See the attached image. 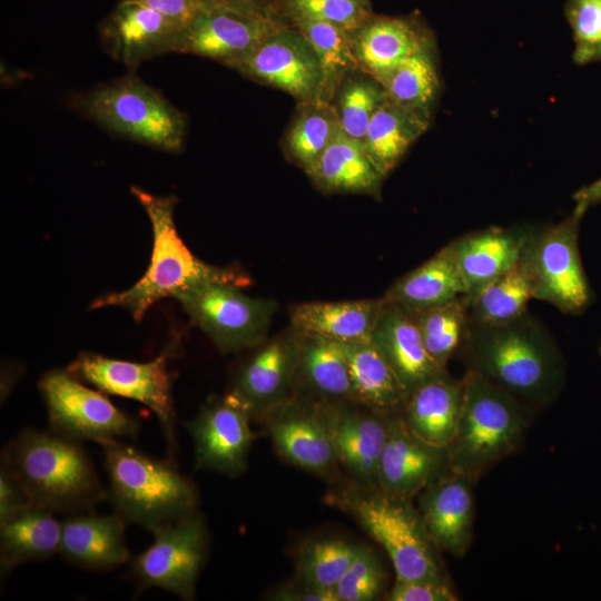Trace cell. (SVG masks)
Here are the masks:
<instances>
[{
	"label": "cell",
	"instance_id": "cell-1",
	"mask_svg": "<svg viewBox=\"0 0 601 601\" xmlns=\"http://www.w3.org/2000/svg\"><path fill=\"white\" fill-rule=\"evenodd\" d=\"M464 342L471 368L521 403L543 404L559 392L563 381L560 353L526 312L499 324L467 321Z\"/></svg>",
	"mask_w": 601,
	"mask_h": 601
},
{
	"label": "cell",
	"instance_id": "cell-2",
	"mask_svg": "<svg viewBox=\"0 0 601 601\" xmlns=\"http://www.w3.org/2000/svg\"><path fill=\"white\" fill-rule=\"evenodd\" d=\"M130 191L144 207L151 224L150 262L144 275L131 287L97 298L91 308L118 306L126 309L136 322H140L155 303L166 297L175 298L197 285L225 282L244 287L250 283L248 276L238 268L213 266L191 253L176 228L175 196H155L136 186H131Z\"/></svg>",
	"mask_w": 601,
	"mask_h": 601
},
{
	"label": "cell",
	"instance_id": "cell-3",
	"mask_svg": "<svg viewBox=\"0 0 601 601\" xmlns=\"http://www.w3.org/2000/svg\"><path fill=\"white\" fill-rule=\"evenodd\" d=\"M1 461L32 504L55 513L92 511L108 497L79 442L52 431L23 430L4 447Z\"/></svg>",
	"mask_w": 601,
	"mask_h": 601
},
{
	"label": "cell",
	"instance_id": "cell-4",
	"mask_svg": "<svg viewBox=\"0 0 601 601\" xmlns=\"http://www.w3.org/2000/svg\"><path fill=\"white\" fill-rule=\"evenodd\" d=\"M108 497L127 523L151 532L197 512L193 482L171 462L155 459L119 440L101 445Z\"/></svg>",
	"mask_w": 601,
	"mask_h": 601
},
{
	"label": "cell",
	"instance_id": "cell-5",
	"mask_svg": "<svg viewBox=\"0 0 601 601\" xmlns=\"http://www.w3.org/2000/svg\"><path fill=\"white\" fill-rule=\"evenodd\" d=\"M69 104L112 135L168 152L184 146L185 114L134 73L75 93Z\"/></svg>",
	"mask_w": 601,
	"mask_h": 601
},
{
	"label": "cell",
	"instance_id": "cell-6",
	"mask_svg": "<svg viewBox=\"0 0 601 601\" xmlns=\"http://www.w3.org/2000/svg\"><path fill=\"white\" fill-rule=\"evenodd\" d=\"M522 403L470 370L462 381V405L447 452L450 469L475 481L520 445L528 425Z\"/></svg>",
	"mask_w": 601,
	"mask_h": 601
},
{
	"label": "cell",
	"instance_id": "cell-7",
	"mask_svg": "<svg viewBox=\"0 0 601 601\" xmlns=\"http://www.w3.org/2000/svg\"><path fill=\"white\" fill-rule=\"evenodd\" d=\"M337 505L348 512L390 556L397 579L444 580L436 545L408 500L382 492H345Z\"/></svg>",
	"mask_w": 601,
	"mask_h": 601
},
{
	"label": "cell",
	"instance_id": "cell-8",
	"mask_svg": "<svg viewBox=\"0 0 601 601\" xmlns=\"http://www.w3.org/2000/svg\"><path fill=\"white\" fill-rule=\"evenodd\" d=\"M582 217L573 210L558 224L532 229L520 258L533 298L574 315L587 309L592 300L579 250Z\"/></svg>",
	"mask_w": 601,
	"mask_h": 601
},
{
	"label": "cell",
	"instance_id": "cell-9",
	"mask_svg": "<svg viewBox=\"0 0 601 601\" xmlns=\"http://www.w3.org/2000/svg\"><path fill=\"white\" fill-rule=\"evenodd\" d=\"M239 288L230 283L210 282L175 297L221 353L260 344L276 312L274 300L249 297Z\"/></svg>",
	"mask_w": 601,
	"mask_h": 601
},
{
	"label": "cell",
	"instance_id": "cell-10",
	"mask_svg": "<svg viewBox=\"0 0 601 601\" xmlns=\"http://www.w3.org/2000/svg\"><path fill=\"white\" fill-rule=\"evenodd\" d=\"M66 370H51L39 381L50 431L75 441H95L100 445L134 437L138 421L116 407L101 391L87 387Z\"/></svg>",
	"mask_w": 601,
	"mask_h": 601
},
{
	"label": "cell",
	"instance_id": "cell-11",
	"mask_svg": "<svg viewBox=\"0 0 601 601\" xmlns=\"http://www.w3.org/2000/svg\"><path fill=\"white\" fill-rule=\"evenodd\" d=\"M177 345L173 339L157 357L142 363L85 352L67 370L102 393L131 398L148 406L157 415L168 446L174 447L175 410L169 359Z\"/></svg>",
	"mask_w": 601,
	"mask_h": 601
},
{
	"label": "cell",
	"instance_id": "cell-12",
	"mask_svg": "<svg viewBox=\"0 0 601 601\" xmlns=\"http://www.w3.org/2000/svg\"><path fill=\"white\" fill-rule=\"evenodd\" d=\"M154 533V542L131 563L140 589L159 588L191 600L207 552V532L196 512Z\"/></svg>",
	"mask_w": 601,
	"mask_h": 601
},
{
	"label": "cell",
	"instance_id": "cell-13",
	"mask_svg": "<svg viewBox=\"0 0 601 601\" xmlns=\"http://www.w3.org/2000/svg\"><path fill=\"white\" fill-rule=\"evenodd\" d=\"M234 70L277 88L300 101H323L324 73L308 39L294 26L278 21Z\"/></svg>",
	"mask_w": 601,
	"mask_h": 601
},
{
	"label": "cell",
	"instance_id": "cell-14",
	"mask_svg": "<svg viewBox=\"0 0 601 601\" xmlns=\"http://www.w3.org/2000/svg\"><path fill=\"white\" fill-rule=\"evenodd\" d=\"M250 417L229 392L209 397L198 415L186 423L195 445L196 467L231 476L242 473L254 440Z\"/></svg>",
	"mask_w": 601,
	"mask_h": 601
},
{
	"label": "cell",
	"instance_id": "cell-15",
	"mask_svg": "<svg viewBox=\"0 0 601 601\" xmlns=\"http://www.w3.org/2000/svg\"><path fill=\"white\" fill-rule=\"evenodd\" d=\"M277 23L275 19L225 8L199 7L185 26L178 52L211 59L234 69Z\"/></svg>",
	"mask_w": 601,
	"mask_h": 601
},
{
	"label": "cell",
	"instance_id": "cell-16",
	"mask_svg": "<svg viewBox=\"0 0 601 601\" xmlns=\"http://www.w3.org/2000/svg\"><path fill=\"white\" fill-rule=\"evenodd\" d=\"M185 26L141 3L121 0L102 22L108 55L129 69L151 58L178 52Z\"/></svg>",
	"mask_w": 601,
	"mask_h": 601
},
{
	"label": "cell",
	"instance_id": "cell-17",
	"mask_svg": "<svg viewBox=\"0 0 601 601\" xmlns=\"http://www.w3.org/2000/svg\"><path fill=\"white\" fill-rule=\"evenodd\" d=\"M449 452L417 439L402 416L390 417L378 466L380 492L408 500L450 472Z\"/></svg>",
	"mask_w": 601,
	"mask_h": 601
},
{
	"label": "cell",
	"instance_id": "cell-18",
	"mask_svg": "<svg viewBox=\"0 0 601 601\" xmlns=\"http://www.w3.org/2000/svg\"><path fill=\"white\" fill-rule=\"evenodd\" d=\"M358 67L381 82L405 59L435 50V38L415 14L405 17L372 14L351 32Z\"/></svg>",
	"mask_w": 601,
	"mask_h": 601
},
{
	"label": "cell",
	"instance_id": "cell-19",
	"mask_svg": "<svg viewBox=\"0 0 601 601\" xmlns=\"http://www.w3.org/2000/svg\"><path fill=\"white\" fill-rule=\"evenodd\" d=\"M473 480L453 471L427 486L420 514L437 549L462 556L472 539Z\"/></svg>",
	"mask_w": 601,
	"mask_h": 601
},
{
	"label": "cell",
	"instance_id": "cell-20",
	"mask_svg": "<svg viewBox=\"0 0 601 601\" xmlns=\"http://www.w3.org/2000/svg\"><path fill=\"white\" fill-rule=\"evenodd\" d=\"M372 342L384 355L408 395L421 384L445 372L430 356L414 314L398 305L384 300Z\"/></svg>",
	"mask_w": 601,
	"mask_h": 601
},
{
	"label": "cell",
	"instance_id": "cell-21",
	"mask_svg": "<svg viewBox=\"0 0 601 601\" xmlns=\"http://www.w3.org/2000/svg\"><path fill=\"white\" fill-rule=\"evenodd\" d=\"M298 341L276 337L240 366L229 393L253 416L282 401L298 370Z\"/></svg>",
	"mask_w": 601,
	"mask_h": 601
},
{
	"label": "cell",
	"instance_id": "cell-22",
	"mask_svg": "<svg viewBox=\"0 0 601 601\" xmlns=\"http://www.w3.org/2000/svg\"><path fill=\"white\" fill-rule=\"evenodd\" d=\"M126 521L117 512L101 515L92 511L69 514L61 521L59 553L75 565L104 570L126 563Z\"/></svg>",
	"mask_w": 601,
	"mask_h": 601
},
{
	"label": "cell",
	"instance_id": "cell-23",
	"mask_svg": "<svg viewBox=\"0 0 601 601\" xmlns=\"http://www.w3.org/2000/svg\"><path fill=\"white\" fill-rule=\"evenodd\" d=\"M318 414L329 433L337 461L365 483L377 485L390 417L385 420L378 413L346 410L322 411Z\"/></svg>",
	"mask_w": 601,
	"mask_h": 601
},
{
	"label": "cell",
	"instance_id": "cell-24",
	"mask_svg": "<svg viewBox=\"0 0 601 601\" xmlns=\"http://www.w3.org/2000/svg\"><path fill=\"white\" fill-rule=\"evenodd\" d=\"M531 231L524 227H491L452 242L467 294L512 268L520 260Z\"/></svg>",
	"mask_w": 601,
	"mask_h": 601
},
{
	"label": "cell",
	"instance_id": "cell-25",
	"mask_svg": "<svg viewBox=\"0 0 601 601\" xmlns=\"http://www.w3.org/2000/svg\"><path fill=\"white\" fill-rule=\"evenodd\" d=\"M462 382L442 373L410 393L403 408V421L417 439L447 450L459 424Z\"/></svg>",
	"mask_w": 601,
	"mask_h": 601
},
{
	"label": "cell",
	"instance_id": "cell-26",
	"mask_svg": "<svg viewBox=\"0 0 601 601\" xmlns=\"http://www.w3.org/2000/svg\"><path fill=\"white\" fill-rule=\"evenodd\" d=\"M467 288L449 244L400 278L385 294L386 303L421 312L464 297Z\"/></svg>",
	"mask_w": 601,
	"mask_h": 601
},
{
	"label": "cell",
	"instance_id": "cell-27",
	"mask_svg": "<svg viewBox=\"0 0 601 601\" xmlns=\"http://www.w3.org/2000/svg\"><path fill=\"white\" fill-rule=\"evenodd\" d=\"M382 299L304 303L290 312L293 327L298 334L317 336L337 343L372 341Z\"/></svg>",
	"mask_w": 601,
	"mask_h": 601
},
{
	"label": "cell",
	"instance_id": "cell-28",
	"mask_svg": "<svg viewBox=\"0 0 601 601\" xmlns=\"http://www.w3.org/2000/svg\"><path fill=\"white\" fill-rule=\"evenodd\" d=\"M337 344L348 366L354 401L382 415L403 411L408 394L376 345L372 341Z\"/></svg>",
	"mask_w": 601,
	"mask_h": 601
},
{
	"label": "cell",
	"instance_id": "cell-29",
	"mask_svg": "<svg viewBox=\"0 0 601 601\" xmlns=\"http://www.w3.org/2000/svg\"><path fill=\"white\" fill-rule=\"evenodd\" d=\"M306 174L325 193L377 195L384 178L363 141L344 132L324 150Z\"/></svg>",
	"mask_w": 601,
	"mask_h": 601
},
{
	"label": "cell",
	"instance_id": "cell-30",
	"mask_svg": "<svg viewBox=\"0 0 601 601\" xmlns=\"http://www.w3.org/2000/svg\"><path fill=\"white\" fill-rule=\"evenodd\" d=\"M55 512L28 506L0 523V564L2 571L50 558L59 552L62 524Z\"/></svg>",
	"mask_w": 601,
	"mask_h": 601
},
{
	"label": "cell",
	"instance_id": "cell-31",
	"mask_svg": "<svg viewBox=\"0 0 601 601\" xmlns=\"http://www.w3.org/2000/svg\"><path fill=\"white\" fill-rule=\"evenodd\" d=\"M269 428L278 452L302 469L324 473L337 461L332 439L318 413L289 411Z\"/></svg>",
	"mask_w": 601,
	"mask_h": 601
},
{
	"label": "cell",
	"instance_id": "cell-32",
	"mask_svg": "<svg viewBox=\"0 0 601 601\" xmlns=\"http://www.w3.org/2000/svg\"><path fill=\"white\" fill-rule=\"evenodd\" d=\"M431 120L388 98L372 117L363 144L372 161L385 177L423 135Z\"/></svg>",
	"mask_w": 601,
	"mask_h": 601
},
{
	"label": "cell",
	"instance_id": "cell-33",
	"mask_svg": "<svg viewBox=\"0 0 601 601\" xmlns=\"http://www.w3.org/2000/svg\"><path fill=\"white\" fill-rule=\"evenodd\" d=\"M342 132L328 102L300 101L284 132L282 148L289 161L307 173Z\"/></svg>",
	"mask_w": 601,
	"mask_h": 601
},
{
	"label": "cell",
	"instance_id": "cell-34",
	"mask_svg": "<svg viewBox=\"0 0 601 601\" xmlns=\"http://www.w3.org/2000/svg\"><path fill=\"white\" fill-rule=\"evenodd\" d=\"M533 298L520 260L508 272L464 296L467 321L479 324L510 322L524 314Z\"/></svg>",
	"mask_w": 601,
	"mask_h": 601
},
{
	"label": "cell",
	"instance_id": "cell-35",
	"mask_svg": "<svg viewBox=\"0 0 601 601\" xmlns=\"http://www.w3.org/2000/svg\"><path fill=\"white\" fill-rule=\"evenodd\" d=\"M382 85L390 100L431 120L442 88L435 50L405 59Z\"/></svg>",
	"mask_w": 601,
	"mask_h": 601
},
{
	"label": "cell",
	"instance_id": "cell-36",
	"mask_svg": "<svg viewBox=\"0 0 601 601\" xmlns=\"http://www.w3.org/2000/svg\"><path fill=\"white\" fill-rule=\"evenodd\" d=\"M387 99L382 82L356 68L338 81L328 104L334 109L345 135L363 141L368 124Z\"/></svg>",
	"mask_w": 601,
	"mask_h": 601
},
{
	"label": "cell",
	"instance_id": "cell-37",
	"mask_svg": "<svg viewBox=\"0 0 601 601\" xmlns=\"http://www.w3.org/2000/svg\"><path fill=\"white\" fill-rule=\"evenodd\" d=\"M278 21L294 26L312 43L324 73L323 101L328 102L343 76L359 68L353 52L351 32L332 23L300 16H290Z\"/></svg>",
	"mask_w": 601,
	"mask_h": 601
},
{
	"label": "cell",
	"instance_id": "cell-38",
	"mask_svg": "<svg viewBox=\"0 0 601 601\" xmlns=\"http://www.w3.org/2000/svg\"><path fill=\"white\" fill-rule=\"evenodd\" d=\"M298 367L318 393L354 401L346 359L336 342L302 335Z\"/></svg>",
	"mask_w": 601,
	"mask_h": 601
},
{
	"label": "cell",
	"instance_id": "cell-39",
	"mask_svg": "<svg viewBox=\"0 0 601 601\" xmlns=\"http://www.w3.org/2000/svg\"><path fill=\"white\" fill-rule=\"evenodd\" d=\"M412 313L430 356L437 365L445 368L447 359L465 336L467 313L464 297L445 305Z\"/></svg>",
	"mask_w": 601,
	"mask_h": 601
},
{
	"label": "cell",
	"instance_id": "cell-40",
	"mask_svg": "<svg viewBox=\"0 0 601 601\" xmlns=\"http://www.w3.org/2000/svg\"><path fill=\"white\" fill-rule=\"evenodd\" d=\"M359 550L361 545L342 539H324L309 543L298 559L300 580L333 591Z\"/></svg>",
	"mask_w": 601,
	"mask_h": 601
},
{
	"label": "cell",
	"instance_id": "cell-41",
	"mask_svg": "<svg viewBox=\"0 0 601 601\" xmlns=\"http://www.w3.org/2000/svg\"><path fill=\"white\" fill-rule=\"evenodd\" d=\"M372 14L371 7L353 0H277L275 19L300 16L352 32Z\"/></svg>",
	"mask_w": 601,
	"mask_h": 601
},
{
	"label": "cell",
	"instance_id": "cell-42",
	"mask_svg": "<svg viewBox=\"0 0 601 601\" xmlns=\"http://www.w3.org/2000/svg\"><path fill=\"white\" fill-rule=\"evenodd\" d=\"M564 12L573 33V62H601V0H566Z\"/></svg>",
	"mask_w": 601,
	"mask_h": 601
},
{
	"label": "cell",
	"instance_id": "cell-43",
	"mask_svg": "<svg viewBox=\"0 0 601 601\" xmlns=\"http://www.w3.org/2000/svg\"><path fill=\"white\" fill-rule=\"evenodd\" d=\"M384 583L385 574L378 556L370 548L361 546L333 592L336 601H372L381 595Z\"/></svg>",
	"mask_w": 601,
	"mask_h": 601
},
{
	"label": "cell",
	"instance_id": "cell-44",
	"mask_svg": "<svg viewBox=\"0 0 601 601\" xmlns=\"http://www.w3.org/2000/svg\"><path fill=\"white\" fill-rule=\"evenodd\" d=\"M388 601H456L457 597L445 580L397 579Z\"/></svg>",
	"mask_w": 601,
	"mask_h": 601
},
{
	"label": "cell",
	"instance_id": "cell-45",
	"mask_svg": "<svg viewBox=\"0 0 601 601\" xmlns=\"http://www.w3.org/2000/svg\"><path fill=\"white\" fill-rule=\"evenodd\" d=\"M32 505L20 481L1 461L0 465V523L6 522L28 506Z\"/></svg>",
	"mask_w": 601,
	"mask_h": 601
},
{
	"label": "cell",
	"instance_id": "cell-46",
	"mask_svg": "<svg viewBox=\"0 0 601 601\" xmlns=\"http://www.w3.org/2000/svg\"><path fill=\"white\" fill-rule=\"evenodd\" d=\"M199 4L275 19L277 0H199Z\"/></svg>",
	"mask_w": 601,
	"mask_h": 601
},
{
	"label": "cell",
	"instance_id": "cell-47",
	"mask_svg": "<svg viewBox=\"0 0 601 601\" xmlns=\"http://www.w3.org/2000/svg\"><path fill=\"white\" fill-rule=\"evenodd\" d=\"M149 7L186 26L200 7L199 0H128Z\"/></svg>",
	"mask_w": 601,
	"mask_h": 601
},
{
	"label": "cell",
	"instance_id": "cell-48",
	"mask_svg": "<svg viewBox=\"0 0 601 601\" xmlns=\"http://www.w3.org/2000/svg\"><path fill=\"white\" fill-rule=\"evenodd\" d=\"M300 587L287 588L279 592V600H300V601H336L335 594L331 590L319 589L302 581Z\"/></svg>",
	"mask_w": 601,
	"mask_h": 601
},
{
	"label": "cell",
	"instance_id": "cell-49",
	"mask_svg": "<svg viewBox=\"0 0 601 601\" xmlns=\"http://www.w3.org/2000/svg\"><path fill=\"white\" fill-rule=\"evenodd\" d=\"M572 198L575 204L573 210L584 215L589 207L601 203V178L577 190Z\"/></svg>",
	"mask_w": 601,
	"mask_h": 601
},
{
	"label": "cell",
	"instance_id": "cell-50",
	"mask_svg": "<svg viewBox=\"0 0 601 601\" xmlns=\"http://www.w3.org/2000/svg\"><path fill=\"white\" fill-rule=\"evenodd\" d=\"M353 1H356V2H359L364 6H367V7H371V0H353Z\"/></svg>",
	"mask_w": 601,
	"mask_h": 601
}]
</instances>
